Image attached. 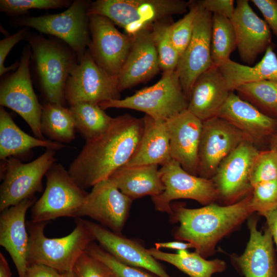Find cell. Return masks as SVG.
I'll list each match as a JSON object with an SVG mask.
<instances>
[{"label": "cell", "instance_id": "obj_1", "mask_svg": "<svg viewBox=\"0 0 277 277\" xmlns=\"http://www.w3.org/2000/svg\"><path fill=\"white\" fill-rule=\"evenodd\" d=\"M144 126L143 117L129 114L114 117L107 131L86 141L70 165L71 176L85 190L109 179L132 157L140 142Z\"/></svg>", "mask_w": 277, "mask_h": 277}, {"label": "cell", "instance_id": "obj_2", "mask_svg": "<svg viewBox=\"0 0 277 277\" xmlns=\"http://www.w3.org/2000/svg\"><path fill=\"white\" fill-rule=\"evenodd\" d=\"M250 195L228 205L213 203L199 208H188L180 203L171 205V221L179 223L173 233L174 238L191 243L195 252L204 258L212 255L219 242L253 214Z\"/></svg>", "mask_w": 277, "mask_h": 277}, {"label": "cell", "instance_id": "obj_3", "mask_svg": "<svg viewBox=\"0 0 277 277\" xmlns=\"http://www.w3.org/2000/svg\"><path fill=\"white\" fill-rule=\"evenodd\" d=\"M25 39L31 48L35 75L46 102L65 106L66 83L78 63L76 54L56 37L29 32Z\"/></svg>", "mask_w": 277, "mask_h": 277}, {"label": "cell", "instance_id": "obj_4", "mask_svg": "<svg viewBox=\"0 0 277 277\" xmlns=\"http://www.w3.org/2000/svg\"><path fill=\"white\" fill-rule=\"evenodd\" d=\"M75 223V227L69 234L59 238H49L44 233L47 222H28V265H45L61 273L73 270L77 260L94 241L84 220L76 217Z\"/></svg>", "mask_w": 277, "mask_h": 277}, {"label": "cell", "instance_id": "obj_5", "mask_svg": "<svg viewBox=\"0 0 277 277\" xmlns=\"http://www.w3.org/2000/svg\"><path fill=\"white\" fill-rule=\"evenodd\" d=\"M188 8V2L183 0H97L91 2L88 14L106 16L132 36Z\"/></svg>", "mask_w": 277, "mask_h": 277}, {"label": "cell", "instance_id": "obj_6", "mask_svg": "<svg viewBox=\"0 0 277 277\" xmlns=\"http://www.w3.org/2000/svg\"><path fill=\"white\" fill-rule=\"evenodd\" d=\"M188 100L176 70L163 72L155 84L142 88L123 99L100 103L103 109L126 108L144 112L152 118L166 122L187 109Z\"/></svg>", "mask_w": 277, "mask_h": 277}, {"label": "cell", "instance_id": "obj_7", "mask_svg": "<svg viewBox=\"0 0 277 277\" xmlns=\"http://www.w3.org/2000/svg\"><path fill=\"white\" fill-rule=\"evenodd\" d=\"M91 2L74 0L65 11L39 16H21L13 18V26L32 28L67 44L76 54L80 63L90 39L88 10Z\"/></svg>", "mask_w": 277, "mask_h": 277}, {"label": "cell", "instance_id": "obj_8", "mask_svg": "<svg viewBox=\"0 0 277 277\" xmlns=\"http://www.w3.org/2000/svg\"><path fill=\"white\" fill-rule=\"evenodd\" d=\"M46 188L31 208V221L47 222L62 217H77L88 194L62 164L55 163L47 172Z\"/></svg>", "mask_w": 277, "mask_h": 277}, {"label": "cell", "instance_id": "obj_9", "mask_svg": "<svg viewBox=\"0 0 277 277\" xmlns=\"http://www.w3.org/2000/svg\"><path fill=\"white\" fill-rule=\"evenodd\" d=\"M32 51L29 44L22 52L18 67L0 85V104L16 112L28 124L36 137L46 140L41 128L42 107L34 91L30 72Z\"/></svg>", "mask_w": 277, "mask_h": 277}, {"label": "cell", "instance_id": "obj_10", "mask_svg": "<svg viewBox=\"0 0 277 277\" xmlns=\"http://www.w3.org/2000/svg\"><path fill=\"white\" fill-rule=\"evenodd\" d=\"M4 161L5 171L0 188L1 212L42 191V179L56 160L55 151L46 149L29 163H22L14 157Z\"/></svg>", "mask_w": 277, "mask_h": 277}, {"label": "cell", "instance_id": "obj_11", "mask_svg": "<svg viewBox=\"0 0 277 277\" xmlns=\"http://www.w3.org/2000/svg\"><path fill=\"white\" fill-rule=\"evenodd\" d=\"M120 92L117 78L101 68L87 49L67 79L65 97L69 106L82 102L99 104L121 99Z\"/></svg>", "mask_w": 277, "mask_h": 277}, {"label": "cell", "instance_id": "obj_12", "mask_svg": "<svg viewBox=\"0 0 277 277\" xmlns=\"http://www.w3.org/2000/svg\"><path fill=\"white\" fill-rule=\"evenodd\" d=\"M164 190L151 197L155 210L172 213L171 202L177 199L193 200L203 205L219 200V193L211 179L192 175L176 161L171 160L159 169Z\"/></svg>", "mask_w": 277, "mask_h": 277}, {"label": "cell", "instance_id": "obj_13", "mask_svg": "<svg viewBox=\"0 0 277 277\" xmlns=\"http://www.w3.org/2000/svg\"><path fill=\"white\" fill-rule=\"evenodd\" d=\"M260 151L253 141L247 140L221 163L211 180L219 193V200L225 205L240 201L251 193L250 175Z\"/></svg>", "mask_w": 277, "mask_h": 277}, {"label": "cell", "instance_id": "obj_14", "mask_svg": "<svg viewBox=\"0 0 277 277\" xmlns=\"http://www.w3.org/2000/svg\"><path fill=\"white\" fill-rule=\"evenodd\" d=\"M247 140L251 139L221 117L214 116L203 121L197 176L211 179L222 161Z\"/></svg>", "mask_w": 277, "mask_h": 277}, {"label": "cell", "instance_id": "obj_15", "mask_svg": "<svg viewBox=\"0 0 277 277\" xmlns=\"http://www.w3.org/2000/svg\"><path fill=\"white\" fill-rule=\"evenodd\" d=\"M90 39L87 49L95 62L117 77L131 49L133 36L124 34L108 18L89 15Z\"/></svg>", "mask_w": 277, "mask_h": 277}, {"label": "cell", "instance_id": "obj_16", "mask_svg": "<svg viewBox=\"0 0 277 277\" xmlns=\"http://www.w3.org/2000/svg\"><path fill=\"white\" fill-rule=\"evenodd\" d=\"M132 201L111 180H104L92 187L77 217L89 216L111 231L122 234Z\"/></svg>", "mask_w": 277, "mask_h": 277}, {"label": "cell", "instance_id": "obj_17", "mask_svg": "<svg viewBox=\"0 0 277 277\" xmlns=\"http://www.w3.org/2000/svg\"><path fill=\"white\" fill-rule=\"evenodd\" d=\"M212 15L199 7L192 38L176 69L188 101L196 79L213 65L211 52Z\"/></svg>", "mask_w": 277, "mask_h": 277}, {"label": "cell", "instance_id": "obj_18", "mask_svg": "<svg viewBox=\"0 0 277 277\" xmlns=\"http://www.w3.org/2000/svg\"><path fill=\"white\" fill-rule=\"evenodd\" d=\"M258 219L251 215L248 220L249 238L241 255L229 254L231 263L244 277H277V255L269 229L258 228Z\"/></svg>", "mask_w": 277, "mask_h": 277}, {"label": "cell", "instance_id": "obj_19", "mask_svg": "<svg viewBox=\"0 0 277 277\" xmlns=\"http://www.w3.org/2000/svg\"><path fill=\"white\" fill-rule=\"evenodd\" d=\"M230 20L240 57L244 63L251 65L271 45L270 29L253 11L248 0L236 1Z\"/></svg>", "mask_w": 277, "mask_h": 277}, {"label": "cell", "instance_id": "obj_20", "mask_svg": "<svg viewBox=\"0 0 277 277\" xmlns=\"http://www.w3.org/2000/svg\"><path fill=\"white\" fill-rule=\"evenodd\" d=\"M172 160L197 176L198 153L203 121L186 109L166 121Z\"/></svg>", "mask_w": 277, "mask_h": 277}, {"label": "cell", "instance_id": "obj_21", "mask_svg": "<svg viewBox=\"0 0 277 277\" xmlns=\"http://www.w3.org/2000/svg\"><path fill=\"white\" fill-rule=\"evenodd\" d=\"M85 222L100 246L122 263L147 270L158 277H172L138 242L115 233L104 226L85 220Z\"/></svg>", "mask_w": 277, "mask_h": 277}, {"label": "cell", "instance_id": "obj_22", "mask_svg": "<svg viewBox=\"0 0 277 277\" xmlns=\"http://www.w3.org/2000/svg\"><path fill=\"white\" fill-rule=\"evenodd\" d=\"M35 202L33 196L1 212L0 245L9 253L19 277L25 276L28 266L29 234L26 214Z\"/></svg>", "mask_w": 277, "mask_h": 277}, {"label": "cell", "instance_id": "obj_23", "mask_svg": "<svg viewBox=\"0 0 277 277\" xmlns=\"http://www.w3.org/2000/svg\"><path fill=\"white\" fill-rule=\"evenodd\" d=\"M151 28L132 36L131 49L117 76L120 92L147 82L161 70Z\"/></svg>", "mask_w": 277, "mask_h": 277}, {"label": "cell", "instance_id": "obj_24", "mask_svg": "<svg viewBox=\"0 0 277 277\" xmlns=\"http://www.w3.org/2000/svg\"><path fill=\"white\" fill-rule=\"evenodd\" d=\"M231 92L219 67L213 65L194 82L187 109L202 121L216 116Z\"/></svg>", "mask_w": 277, "mask_h": 277}, {"label": "cell", "instance_id": "obj_25", "mask_svg": "<svg viewBox=\"0 0 277 277\" xmlns=\"http://www.w3.org/2000/svg\"><path fill=\"white\" fill-rule=\"evenodd\" d=\"M216 116L231 123L253 142L271 134L277 125V118L264 114L233 91Z\"/></svg>", "mask_w": 277, "mask_h": 277}, {"label": "cell", "instance_id": "obj_26", "mask_svg": "<svg viewBox=\"0 0 277 277\" xmlns=\"http://www.w3.org/2000/svg\"><path fill=\"white\" fill-rule=\"evenodd\" d=\"M143 134L135 153L123 167L163 165L171 160L166 122L146 115Z\"/></svg>", "mask_w": 277, "mask_h": 277}, {"label": "cell", "instance_id": "obj_27", "mask_svg": "<svg viewBox=\"0 0 277 277\" xmlns=\"http://www.w3.org/2000/svg\"><path fill=\"white\" fill-rule=\"evenodd\" d=\"M159 165L122 167L109 177L117 188L132 200L147 195L151 197L164 190Z\"/></svg>", "mask_w": 277, "mask_h": 277}, {"label": "cell", "instance_id": "obj_28", "mask_svg": "<svg viewBox=\"0 0 277 277\" xmlns=\"http://www.w3.org/2000/svg\"><path fill=\"white\" fill-rule=\"evenodd\" d=\"M65 146L63 144L47 139L41 140L25 133L17 126L4 107H1V160H5L10 157L23 154L35 147H45L55 151Z\"/></svg>", "mask_w": 277, "mask_h": 277}, {"label": "cell", "instance_id": "obj_29", "mask_svg": "<svg viewBox=\"0 0 277 277\" xmlns=\"http://www.w3.org/2000/svg\"><path fill=\"white\" fill-rule=\"evenodd\" d=\"M231 91L239 86L264 80L277 81V56L270 45L261 60L251 67L229 59L218 67Z\"/></svg>", "mask_w": 277, "mask_h": 277}, {"label": "cell", "instance_id": "obj_30", "mask_svg": "<svg viewBox=\"0 0 277 277\" xmlns=\"http://www.w3.org/2000/svg\"><path fill=\"white\" fill-rule=\"evenodd\" d=\"M147 250L156 260L173 265L190 277H211L215 273L224 272L227 268L223 260H207L197 252L187 250H179L176 253L163 252L155 248Z\"/></svg>", "mask_w": 277, "mask_h": 277}, {"label": "cell", "instance_id": "obj_31", "mask_svg": "<svg viewBox=\"0 0 277 277\" xmlns=\"http://www.w3.org/2000/svg\"><path fill=\"white\" fill-rule=\"evenodd\" d=\"M41 128L43 135L59 143H69L75 138L73 115L69 108L60 104L46 102L43 105Z\"/></svg>", "mask_w": 277, "mask_h": 277}, {"label": "cell", "instance_id": "obj_32", "mask_svg": "<svg viewBox=\"0 0 277 277\" xmlns=\"http://www.w3.org/2000/svg\"><path fill=\"white\" fill-rule=\"evenodd\" d=\"M75 128L86 141L94 138L107 131L114 117L108 115L98 104L82 102L69 106Z\"/></svg>", "mask_w": 277, "mask_h": 277}, {"label": "cell", "instance_id": "obj_33", "mask_svg": "<svg viewBox=\"0 0 277 277\" xmlns=\"http://www.w3.org/2000/svg\"><path fill=\"white\" fill-rule=\"evenodd\" d=\"M236 47L233 27L230 18L213 14L211 39V52L213 65L219 67L230 59Z\"/></svg>", "mask_w": 277, "mask_h": 277}, {"label": "cell", "instance_id": "obj_34", "mask_svg": "<svg viewBox=\"0 0 277 277\" xmlns=\"http://www.w3.org/2000/svg\"><path fill=\"white\" fill-rule=\"evenodd\" d=\"M241 97L264 114L277 117V81L264 80L242 84L235 89Z\"/></svg>", "mask_w": 277, "mask_h": 277}, {"label": "cell", "instance_id": "obj_35", "mask_svg": "<svg viewBox=\"0 0 277 277\" xmlns=\"http://www.w3.org/2000/svg\"><path fill=\"white\" fill-rule=\"evenodd\" d=\"M167 19L154 23L151 28L160 69L163 72L176 70L181 56L173 44L170 33L171 23Z\"/></svg>", "mask_w": 277, "mask_h": 277}, {"label": "cell", "instance_id": "obj_36", "mask_svg": "<svg viewBox=\"0 0 277 277\" xmlns=\"http://www.w3.org/2000/svg\"><path fill=\"white\" fill-rule=\"evenodd\" d=\"M188 3V12L181 19L171 23L170 26L173 44L180 56L184 52L191 41L195 19L199 11V7L195 1H190Z\"/></svg>", "mask_w": 277, "mask_h": 277}, {"label": "cell", "instance_id": "obj_37", "mask_svg": "<svg viewBox=\"0 0 277 277\" xmlns=\"http://www.w3.org/2000/svg\"><path fill=\"white\" fill-rule=\"evenodd\" d=\"M69 0H1L0 11L12 17L21 16L31 9H50L69 7Z\"/></svg>", "mask_w": 277, "mask_h": 277}, {"label": "cell", "instance_id": "obj_38", "mask_svg": "<svg viewBox=\"0 0 277 277\" xmlns=\"http://www.w3.org/2000/svg\"><path fill=\"white\" fill-rule=\"evenodd\" d=\"M249 207L253 213L260 215L277 210V180L254 185L251 192Z\"/></svg>", "mask_w": 277, "mask_h": 277}, {"label": "cell", "instance_id": "obj_39", "mask_svg": "<svg viewBox=\"0 0 277 277\" xmlns=\"http://www.w3.org/2000/svg\"><path fill=\"white\" fill-rule=\"evenodd\" d=\"M86 251L104 263L115 277H154L139 268L122 263L93 242L90 244Z\"/></svg>", "mask_w": 277, "mask_h": 277}, {"label": "cell", "instance_id": "obj_40", "mask_svg": "<svg viewBox=\"0 0 277 277\" xmlns=\"http://www.w3.org/2000/svg\"><path fill=\"white\" fill-rule=\"evenodd\" d=\"M277 180V151H260L253 163L250 175L252 187L262 182Z\"/></svg>", "mask_w": 277, "mask_h": 277}, {"label": "cell", "instance_id": "obj_41", "mask_svg": "<svg viewBox=\"0 0 277 277\" xmlns=\"http://www.w3.org/2000/svg\"><path fill=\"white\" fill-rule=\"evenodd\" d=\"M73 270L77 277H115L108 267L86 251L77 260Z\"/></svg>", "mask_w": 277, "mask_h": 277}, {"label": "cell", "instance_id": "obj_42", "mask_svg": "<svg viewBox=\"0 0 277 277\" xmlns=\"http://www.w3.org/2000/svg\"><path fill=\"white\" fill-rule=\"evenodd\" d=\"M29 32L28 28L23 27L18 30L14 34L7 36L0 41V75L3 76L4 74L13 70L18 67L19 62H16L13 65L9 67L4 66L5 61L9 52L12 48L19 42L25 39Z\"/></svg>", "mask_w": 277, "mask_h": 277}, {"label": "cell", "instance_id": "obj_43", "mask_svg": "<svg viewBox=\"0 0 277 277\" xmlns=\"http://www.w3.org/2000/svg\"><path fill=\"white\" fill-rule=\"evenodd\" d=\"M200 8L211 13L231 18L235 10L233 0H200L195 1Z\"/></svg>", "mask_w": 277, "mask_h": 277}, {"label": "cell", "instance_id": "obj_44", "mask_svg": "<svg viewBox=\"0 0 277 277\" xmlns=\"http://www.w3.org/2000/svg\"><path fill=\"white\" fill-rule=\"evenodd\" d=\"M263 14L265 22L277 38V0L250 1Z\"/></svg>", "mask_w": 277, "mask_h": 277}, {"label": "cell", "instance_id": "obj_45", "mask_svg": "<svg viewBox=\"0 0 277 277\" xmlns=\"http://www.w3.org/2000/svg\"><path fill=\"white\" fill-rule=\"evenodd\" d=\"M61 273L48 266L32 264L28 265L24 277H61Z\"/></svg>", "mask_w": 277, "mask_h": 277}, {"label": "cell", "instance_id": "obj_46", "mask_svg": "<svg viewBox=\"0 0 277 277\" xmlns=\"http://www.w3.org/2000/svg\"><path fill=\"white\" fill-rule=\"evenodd\" d=\"M261 215L266 219L267 226L271 232L277 252V210L264 213Z\"/></svg>", "mask_w": 277, "mask_h": 277}, {"label": "cell", "instance_id": "obj_47", "mask_svg": "<svg viewBox=\"0 0 277 277\" xmlns=\"http://www.w3.org/2000/svg\"><path fill=\"white\" fill-rule=\"evenodd\" d=\"M155 246L156 249L159 250L161 248H169L177 250V251L194 248V246L191 243L181 241L156 243H155Z\"/></svg>", "mask_w": 277, "mask_h": 277}, {"label": "cell", "instance_id": "obj_48", "mask_svg": "<svg viewBox=\"0 0 277 277\" xmlns=\"http://www.w3.org/2000/svg\"><path fill=\"white\" fill-rule=\"evenodd\" d=\"M12 273L3 254L0 253V277H11Z\"/></svg>", "mask_w": 277, "mask_h": 277}, {"label": "cell", "instance_id": "obj_49", "mask_svg": "<svg viewBox=\"0 0 277 277\" xmlns=\"http://www.w3.org/2000/svg\"><path fill=\"white\" fill-rule=\"evenodd\" d=\"M61 277H77L73 270L61 273Z\"/></svg>", "mask_w": 277, "mask_h": 277}, {"label": "cell", "instance_id": "obj_50", "mask_svg": "<svg viewBox=\"0 0 277 277\" xmlns=\"http://www.w3.org/2000/svg\"><path fill=\"white\" fill-rule=\"evenodd\" d=\"M272 147L274 148L277 151V134L274 135L272 138Z\"/></svg>", "mask_w": 277, "mask_h": 277}]
</instances>
